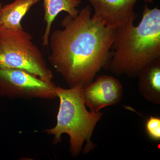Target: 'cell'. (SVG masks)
Wrapping results in <instances>:
<instances>
[{
  "instance_id": "obj_3",
  "label": "cell",
  "mask_w": 160,
  "mask_h": 160,
  "mask_svg": "<svg viewBox=\"0 0 160 160\" xmlns=\"http://www.w3.org/2000/svg\"><path fill=\"white\" fill-rule=\"evenodd\" d=\"M83 87L77 86L69 89L57 87L56 93L59 98L60 106L56 126L45 132L54 136V145L61 142L64 133L70 139V152L73 156H78L86 145L83 153L86 154L95 147L91 142L95 127L102 116V113L88 111L83 95Z\"/></svg>"
},
{
  "instance_id": "obj_12",
  "label": "cell",
  "mask_w": 160,
  "mask_h": 160,
  "mask_svg": "<svg viewBox=\"0 0 160 160\" xmlns=\"http://www.w3.org/2000/svg\"><path fill=\"white\" fill-rule=\"evenodd\" d=\"M2 4L0 3V27L2 26V21H1V12H2Z\"/></svg>"
},
{
  "instance_id": "obj_10",
  "label": "cell",
  "mask_w": 160,
  "mask_h": 160,
  "mask_svg": "<svg viewBox=\"0 0 160 160\" xmlns=\"http://www.w3.org/2000/svg\"><path fill=\"white\" fill-rule=\"evenodd\" d=\"M40 0H15L13 2L2 7L1 12L2 26L6 29H23L21 20L32 6Z\"/></svg>"
},
{
  "instance_id": "obj_11",
  "label": "cell",
  "mask_w": 160,
  "mask_h": 160,
  "mask_svg": "<svg viewBox=\"0 0 160 160\" xmlns=\"http://www.w3.org/2000/svg\"><path fill=\"white\" fill-rule=\"evenodd\" d=\"M146 130L148 135L152 139L160 141V118L150 117L146 123Z\"/></svg>"
},
{
  "instance_id": "obj_6",
  "label": "cell",
  "mask_w": 160,
  "mask_h": 160,
  "mask_svg": "<svg viewBox=\"0 0 160 160\" xmlns=\"http://www.w3.org/2000/svg\"><path fill=\"white\" fill-rule=\"evenodd\" d=\"M122 84L112 76L102 75L84 87L83 95L86 106L97 112L107 106L119 103L123 95Z\"/></svg>"
},
{
  "instance_id": "obj_5",
  "label": "cell",
  "mask_w": 160,
  "mask_h": 160,
  "mask_svg": "<svg viewBox=\"0 0 160 160\" xmlns=\"http://www.w3.org/2000/svg\"><path fill=\"white\" fill-rule=\"evenodd\" d=\"M0 80L5 85L8 94L14 99L57 97L54 83L43 81L24 70L0 68Z\"/></svg>"
},
{
  "instance_id": "obj_9",
  "label": "cell",
  "mask_w": 160,
  "mask_h": 160,
  "mask_svg": "<svg viewBox=\"0 0 160 160\" xmlns=\"http://www.w3.org/2000/svg\"><path fill=\"white\" fill-rule=\"evenodd\" d=\"M45 17L46 23L45 33L42 37L43 46H48L52 24L60 12H66L72 17H76L79 12L77 9L82 0H43Z\"/></svg>"
},
{
  "instance_id": "obj_7",
  "label": "cell",
  "mask_w": 160,
  "mask_h": 160,
  "mask_svg": "<svg viewBox=\"0 0 160 160\" xmlns=\"http://www.w3.org/2000/svg\"><path fill=\"white\" fill-rule=\"evenodd\" d=\"M93 7L92 18L110 29H117L126 24L135 12V6L138 1L146 3L153 0H88Z\"/></svg>"
},
{
  "instance_id": "obj_4",
  "label": "cell",
  "mask_w": 160,
  "mask_h": 160,
  "mask_svg": "<svg viewBox=\"0 0 160 160\" xmlns=\"http://www.w3.org/2000/svg\"><path fill=\"white\" fill-rule=\"evenodd\" d=\"M28 32L0 27V68L21 69L48 82L53 74Z\"/></svg>"
},
{
  "instance_id": "obj_2",
  "label": "cell",
  "mask_w": 160,
  "mask_h": 160,
  "mask_svg": "<svg viewBox=\"0 0 160 160\" xmlns=\"http://www.w3.org/2000/svg\"><path fill=\"white\" fill-rule=\"evenodd\" d=\"M135 14L116 29L108 68L114 74L138 77L145 67L160 59V9L145 5L142 18L135 26Z\"/></svg>"
},
{
  "instance_id": "obj_1",
  "label": "cell",
  "mask_w": 160,
  "mask_h": 160,
  "mask_svg": "<svg viewBox=\"0 0 160 160\" xmlns=\"http://www.w3.org/2000/svg\"><path fill=\"white\" fill-rule=\"evenodd\" d=\"M61 26L63 29L51 35L49 62L69 88H84L101 69L108 68L116 29L94 19L89 5L76 17L68 14Z\"/></svg>"
},
{
  "instance_id": "obj_8",
  "label": "cell",
  "mask_w": 160,
  "mask_h": 160,
  "mask_svg": "<svg viewBox=\"0 0 160 160\" xmlns=\"http://www.w3.org/2000/svg\"><path fill=\"white\" fill-rule=\"evenodd\" d=\"M139 89L145 98L156 105L160 103V59L145 67L138 76Z\"/></svg>"
}]
</instances>
